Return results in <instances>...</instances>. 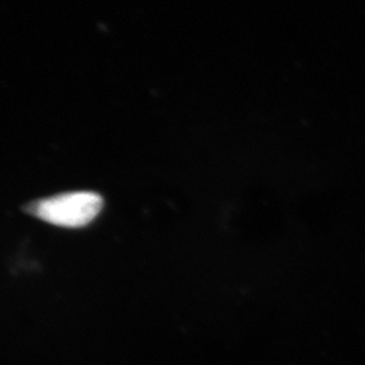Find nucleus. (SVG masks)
I'll return each instance as SVG.
<instances>
[{
    "label": "nucleus",
    "instance_id": "nucleus-1",
    "mask_svg": "<svg viewBox=\"0 0 365 365\" xmlns=\"http://www.w3.org/2000/svg\"><path fill=\"white\" fill-rule=\"evenodd\" d=\"M103 200L94 192H71L30 204L28 212L51 225L78 228L91 223L101 211Z\"/></svg>",
    "mask_w": 365,
    "mask_h": 365
}]
</instances>
